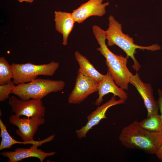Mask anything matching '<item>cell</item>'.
<instances>
[{
    "label": "cell",
    "mask_w": 162,
    "mask_h": 162,
    "mask_svg": "<svg viewBox=\"0 0 162 162\" xmlns=\"http://www.w3.org/2000/svg\"><path fill=\"white\" fill-rule=\"evenodd\" d=\"M92 28L99 45L97 50L105 58L108 71L118 87L124 90H128L130 78L133 75L127 66L129 58L118 55L110 50L106 43L105 31L97 25H93Z\"/></svg>",
    "instance_id": "cell-1"
},
{
    "label": "cell",
    "mask_w": 162,
    "mask_h": 162,
    "mask_svg": "<svg viewBox=\"0 0 162 162\" xmlns=\"http://www.w3.org/2000/svg\"><path fill=\"white\" fill-rule=\"evenodd\" d=\"M119 140L127 148L155 154L162 143V133L147 130L134 121L122 129Z\"/></svg>",
    "instance_id": "cell-2"
},
{
    "label": "cell",
    "mask_w": 162,
    "mask_h": 162,
    "mask_svg": "<svg viewBox=\"0 0 162 162\" xmlns=\"http://www.w3.org/2000/svg\"><path fill=\"white\" fill-rule=\"evenodd\" d=\"M108 20V27L105 31L107 45L111 46L116 45L126 53L127 57L132 59L134 63L132 68L137 72L139 70L141 65L135 57L136 49L154 51L161 49L160 46L157 44L143 46L135 44L132 38L123 33L122 24L113 16L110 15Z\"/></svg>",
    "instance_id": "cell-3"
},
{
    "label": "cell",
    "mask_w": 162,
    "mask_h": 162,
    "mask_svg": "<svg viewBox=\"0 0 162 162\" xmlns=\"http://www.w3.org/2000/svg\"><path fill=\"white\" fill-rule=\"evenodd\" d=\"M65 84L62 80L36 78L27 83L15 86L12 90V94L24 100L31 99L41 100L51 93L61 91Z\"/></svg>",
    "instance_id": "cell-4"
},
{
    "label": "cell",
    "mask_w": 162,
    "mask_h": 162,
    "mask_svg": "<svg viewBox=\"0 0 162 162\" xmlns=\"http://www.w3.org/2000/svg\"><path fill=\"white\" fill-rule=\"evenodd\" d=\"M13 71V82L16 84L31 82L40 75L52 76L59 66V63L52 61L47 64H36L28 62L11 64Z\"/></svg>",
    "instance_id": "cell-5"
},
{
    "label": "cell",
    "mask_w": 162,
    "mask_h": 162,
    "mask_svg": "<svg viewBox=\"0 0 162 162\" xmlns=\"http://www.w3.org/2000/svg\"><path fill=\"white\" fill-rule=\"evenodd\" d=\"M98 83L78 70L74 87L68 98V103L80 104L89 95L98 91Z\"/></svg>",
    "instance_id": "cell-6"
},
{
    "label": "cell",
    "mask_w": 162,
    "mask_h": 162,
    "mask_svg": "<svg viewBox=\"0 0 162 162\" xmlns=\"http://www.w3.org/2000/svg\"><path fill=\"white\" fill-rule=\"evenodd\" d=\"M9 122L18 128L16 133L24 142H31L34 140V136L39 127L44 124L45 120L44 117L34 116L29 118H22L15 114L10 116Z\"/></svg>",
    "instance_id": "cell-7"
},
{
    "label": "cell",
    "mask_w": 162,
    "mask_h": 162,
    "mask_svg": "<svg viewBox=\"0 0 162 162\" xmlns=\"http://www.w3.org/2000/svg\"><path fill=\"white\" fill-rule=\"evenodd\" d=\"M9 104L14 114L20 117L24 116L29 118L34 116L44 117L45 116L46 109L41 100H24L13 96L9 98Z\"/></svg>",
    "instance_id": "cell-8"
},
{
    "label": "cell",
    "mask_w": 162,
    "mask_h": 162,
    "mask_svg": "<svg viewBox=\"0 0 162 162\" xmlns=\"http://www.w3.org/2000/svg\"><path fill=\"white\" fill-rule=\"evenodd\" d=\"M129 82L136 88L142 99L147 110V116L158 114V104L155 99L151 85L144 82L140 78L137 72L130 78Z\"/></svg>",
    "instance_id": "cell-9"
},
{
    "label": "cell",
    "mask_w": 162,
    "mask_h": 162,
    "mask_svg": "<svg viewBox=\"0 0 162 162\" xmlns=\"http://www.w3.org/2000/svg\"><path fill=\"white\" fill-rule=\"evenodd\" d=\"M125 101L119 99L116 100L113 95L108 101L102 105L98 106L96 109L88 115V122L80 129L76 130V133L78 138L80 139L86 137L87 133L94 126L98 124L103 119H106V113L111 107L125 103Z\"/></svg>",
    "instance_id": "cell-10"
},
{
    "label": "cell",
    "mask_w": 162,
    "mask_h": 162,
    "mask_svg": "<svg viewBox=\"0 0 162 162\" xmlns=\"http://www.w3.org/2000/svg\"><path fill=\"white\" fill-rule=\"evenodd\" d=\"M103 0H89L74 10L72 14L76 22L81 23L90 16H103L109 4L108 2L103 3Z\"/></svg>",
    "instance_id": "cell-11"
},
{
    "label": "cell",
    "mask_w": 162,
    "mask_h": 162,
    "mask_svg": "<svg viewBox=\"0 0 162 162\" xmlns=\"http://www.w3.org/2000/svg\"><path fill=\"white\" fill-rule=\"evenodd\" d=\"M38 146L32 145L29 148H18L14 151L2 152V155L8 158L9 162H18L30 157L38 158L42 162L47 157L54 155L55 152H46L38 148Z\"/></svg>",
    "instance_id": "cell-12"
},
{
    "label": "cell",
    "mask_w": 162,
    "mask_h": 162,
    "mask_svg": "<svg viewBox=\"0 0 162 162\" xmlns=\"http://www.w3.org/2000/svg\"><path fill=\"white\" fill-rule=\"evenodd\" d=\"M98 97L95 103L99 106L102 102L104 96L109 93L118 96L119 99L126 101L128 98L127 93L115 83L111 74L107 71L103 79L98 83Z\"/></svg>",
    "instance_id": "cell-13"
},
{
    "label": "cell",
    "mask_w": 162,
    "mask_h": 162,
    "mask_svg": "<svg viewBox=\"0 0 162 162\" xmlns=\"http://www.w3.org/2000/svg\"><path fill=\"white\" fill-rule=\"evenodd\" d=\"M54 20L55 28L63 36L62 44H68V38L73 30L76 22L72 13L61 11H55Z\"/></svg>",
    "instance_id": "cell-14"
},
{
    "label": "cell",
    "mask_w": 162,
    "mask_h": 162,
    "mask_svg": "<svg viewBox=\"0 0 162 162\" xmlns=\"http://www.w3.org/2000/svg\"><path fill=\"white\" fill-rule=\"evenodd\" d=\"M0 128L1 129L0 137L2 140L0 145V150L4 149L10 148L13 145L16 144H23L24 145L31 144L41 146L43 144L50 142L55 137V134L51 135L47 138L43 140L36 141L34 140L31 142L18 141L13 138L10 135L7 129L6 126L0 119Z\"/></svg>",
    "instance_id": "cell-15"
},
{
    "label": "cell",
    "mask_w": 162,
    "mask_h": 162,
    "mask_svg": "<svg viewBox=\"0 0 162 162\" xmlns=\"http://www.w3.org/2000/svg\"><path fill=\"white\" fill-rule=\"evenodd\" d=\"M74 55L79 66L78 70L93 79L98 83L103 79L105 75L97 70L86 57L78 51L75 52Z\"/></svg>",
    "instance_id": "cell-16"
},
{
    "label": "cell",
    "mask_w": 162,
    "mask_h": 162,
    "mask_svg": "<svg viewBox=\"0 0 162 162\" xmlns=\"http://www.w3.org/2000/svg\"><path fill=\"white\" fill-rule=\"evenodd\" d=\"M141 127L151 132L162 133V118L160 114L151 115L139 122Z\"/></svg>",
    "instance_id": "cell-17"
},
{
    "label": "cell",
    "mask_w": 162,
    "mask_h": 162,
    "mask_svg": "<svg viewBox=\"0 0 162 162\" xmlns=\"http://www.w3.org/2000/svg\"><path fill=\"white\" fill-rule=\"evenodd\" d=\"M13 77V71L10 65L3 57L0 58V85L7 84Z\"/></svg>",
    "instance_id": "cell-18"
},
{
    "label": "cell",
    "mask_w": 162,
    "mask_h": 162,
    "mask_svg": "<svg viewBox=\"0 0 162 162\" xmlns=\"http://www.w3.org/2000/svg\"><path fill=\"white\" fill-rule=\"evenodd\" d=\"M15 86L11 80L7 84L0 85V101L3 102L9 98L10 94H12V90Z\"/></svg>",
    "instance_id": "cell-19"
},
{
    "label": "cell",
    "mask_w": 162,
    "mask_h": 162,
    "mask_svg": "<svg viewBox=\"0 0 162 162\" xmlns=\"http://www.w3.org/2000/svg\"><path fill=\"white\" fill-rule=\"evenodd\" d=\"M158 92V99L157 101L159 106V110L160 111L162 118V90L160 88H159Z\"/></svg>",
    "instance_id": "cell-20"
},
{
    "label": "cell",
    "mask_w": 162,
    "mask_h": 162,
    "mask_svg": "<svg viewBox=\"0 0 162 162\" xmlns=\"http://www.w3.org/2000/svg\"><path fill=\"white\" fill-rule=\"evenodd\" d=\"M155 154L159 160L162 161V143Z\"/></svg>",
    "instance_id": "cell-21"
},
{
    "label": "cell",
    "mask_w": 162,
    "mask_h": 162,
    "mask_svg": "<svg viewBox=\"0 0 162 162\" xmlns=\"http://www.w3.org/2000/svg\"><path fill=\"white\" fill-rule=\"evenodd\" d=\"M33 0H18V1L20 2H22L25 1L30 3H32L33 2Z\"/></svg>",
    "instance_id": "cell-22"
}]
</instances>
